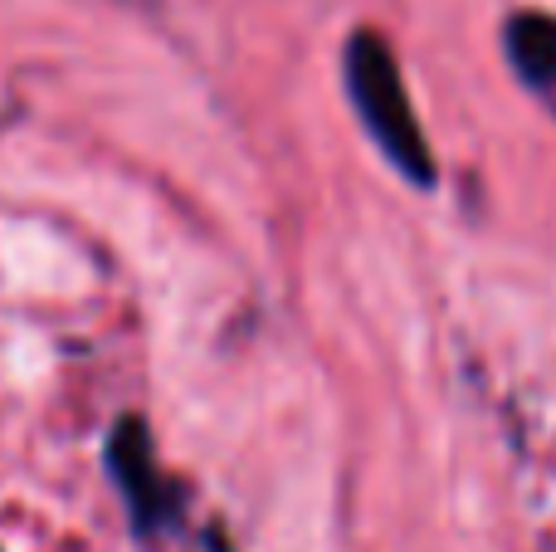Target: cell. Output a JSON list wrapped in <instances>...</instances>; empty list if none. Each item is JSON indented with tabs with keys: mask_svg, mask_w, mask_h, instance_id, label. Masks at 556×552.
<instances>
[{
	"mask_svg": "<svg viewBox=\"0 0 556 552\" xmlns=\"http://www.w3.org/2000/svg\"><path fill=\"white\" fill-rule=\"evenodd\" d=\"M356 78H362L366 113L376 117V127H381L386 147L395 152V162L410 166L420 181H430V156H425V142H420V133H415L410 113H405V103H401V88H395L391 64H386V54L376 45L356 49Z\"/></svg>",
	"mask_w": 556,
	"mask_h": 552,
	"instance_id": "6da1fadb",
	"label": "cell"
},
{
	"mask_svg": "<svg viewBox=\"0 0 556 552\" xmlns=\"http://www.w3.org/2000/svg\"><path fill=\"white\" fill-rule=\"evenodd\" d=\"M508 59L532 88H552L556 84V20L552 15H513L508 20Z\"/></svg>",
	"mask_w": 556,
	"mask_h": 552,
	"instance_id": "7a4b0ae2",
	"label": "cell"
}]
</instances>
